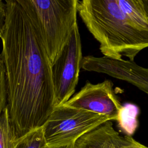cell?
Listing matches in <instances>:
<instances>
[{"mask_svg": "<svg viewBox=\"0 0 148 148\" xmlns=\"http://www.w3.org/2000/svg\"><path fill=\"white\" fill-rule=\"evenodd\" d=\"M5 3L1 54L15 140L43 125L56 106V99L52 66L35 27L20 0Z\"/></svg>", "mask_w": 148, "mask_h": 148, "instance_id": "obj_1", "label": "cell"}, {"mask_svg": "<svg viewBox=\"0 0 148 148\" xmlns=\"http://www.w3.org/2000/svg\"><path fill=\"white\" fill-rule=\"evenodd\" d=\"M77 13L99 43L104 57L134 61L148 47V32L137 27L119 7L117 0H82Z\"/></svg>", "mask_w": 148, "mask_h": 148, "instance_id": "obj_2", "label": "cell"}, {"mask_svg": "<svg viewBox=\"0 0 148 148\" xmlns=\"http://www.w3.org/2000/svg\"><path fill=\"white\" fill-rule=\"evenodd\" d=\"M35 27L51 66L77 23L78 0H20Z\"/></svg>", "mask_w": 148, "mask_h": 148, "instance_id": "obj_3", "label": "cell"}, {"mask_svg": "<svg viewBox=\"0 0 148 148\" xmlns=\"http://www.w3.org/2000/svg\"><path fill=\"white\" fill-rule=\"evenodd\" d=\"M107 121L111 120L105 116L64 105L56 106L42 126L46 145H75L80 137Z\"/></svg>", "mask_w": 148, "mask_h": 148, "instance_id": "obj_4", "label": "cell"}, {"mask_svg": "<svg viewBox=\"0 0 148 148\" xmlns=\"http://www.w3.org/2000/svg\"><path fill=\"white\" fill-rule=\"evenodd\" d=\"M82 59L81 38L76 24L59 57L52 65L55 107L64 104L73 95Z\"/></svg>", "mask_w": 148, "mask_h": 148, "instance_id": "obj_5", "label": "cell"}, {"mask_svg": "<svg viewBox=\"0 0 148 148\" xmlns=\"http://www.w3.org/2000/svg\"><path fill=\"white\" fill-rule=\"evenodd\" d=\"M63 105L105 116L111 121L116 120L122 108L110 80L97 84L87 82Z\"/></svg>", "mask_w": 148, "mask_h": 148, "instance_id": "obj_6", "label": "cell"}, {"mask_svg": "<svg viewBox=\"0 0 148 148\" xmlns=\"http://www.w3.org/2000/svg\"><path fill=\"white\" fill-rule=\"evenodd\" d=\"M81 68L126 81L148 95V68L139 66L134 61L87 56L83 57Z\"/></svg>", "mask_w": 148, "mask_h": 148, "instance_id": "obj_7", "label": "cell"}, {"mask_svg": "<svg viewBox=\"0 0 148 148\" xmlns=\"http://www.w3.org/2000/svg\"><path fill=\"white\" fill-rule=\"evenodd\" d=\"M77 148H148L132 136H121L107 121L80 137L76 142Z\"/></svg>", "mask_w": 148, "mask_h": 148, "instance_id": "obj_8", "label": "cell"}, {"mask_svg": "<svg viewBox=\"0 0 148 148\" xmlns=\"http://www.w3.org/2000/svg\"><path fill=\"white\" fill-rule=\"evenodd\" d=\"M121 10L141 30L148 32V18L142 0H117Z\"/></svg>", "mask_w": 148, "mask_h": 148, "instance_id": "obj_9", "label": "cell"}, {"mask_svg": "<svg viewBox=\"0 0 148 148\" xmlns=\"http://www.w3.org/2000/svg\"><path fill=\"white\" fill-rule=\"evenodd\" d=\"M139 108L135 105L125 103L122 105L116 121L120 129L128 136H131L136 131L138 125Z\"/></svg>", "mask_w": 148, "mask_h": 148, "instance_id": "obj_10", "label": "cell"}, {"mask_svg": "<svg viewBox=\"0 0 148 148\" xmlns=\"http://www.w3.org/2000/svg\"><path fill=\"white\" fill-rule=\"evenodd\" d=\"M43 127L35 129L14 140L12 148H46Z\"/></svg>", "mask_w": 148, "mask_h": 148, "instance_id": "obj_11", "label": "cell"}, {"mask_svg": "<svg viewBox=\"0 0 148 148\" xmlns=\"http://www.w3.org/2000/svg\"><path fill=\"white\" fill-rule=\"evenodd\" d=\"M14 142L7 106L0 115V148H12Z\"/></svg>", "mask_w": 148, "mask_h": 148, "instance_id": "obj_12", "label": "cell"}, {"mask_svg": "<svg viewBox=\"0 0 148 148\" xmlns=\"http://www.w3.org/2000/svg\"><path fill=\"white\" fill-rule=\"evenodd\" d=\"M7 106V88L5 71L3 60L0 54V115Z\"/></svg>", "mask_w": 148, "mask_h": 148, "instance_id": "obj_13", "label": "cell"}, {"mask_svg": "<svg viewBox=\"0 0 148 148\" xmlns=\"http://www.w3.org/2000/svg\"><path fill=\"white\" fill-rule=\"evenodd\" d=\"M6 18V5L0 0V38H1Z\"/></svg>", "mask_w": 148, "mask_h": 148, "instance_id": "obj_14", "label": "cell"}, {"mask_svg": "<svg viewBox=\"0 0 148 148\" xmlns=\"http://www.w3.org/2000/svg\"><path fill=\"white\" fill-rule=\"evenodd\" d=\"M142 2H143V6H144L146 14L148 18V0H142Z\"/></svg>", "mask_w": 148, "mask_h": 148, "instance_id": "obj_15", "label": "cell"}, {"mask_svg": "<svg viewBox=\"0 0 148 148\" xmlns=\"http://www.w3.org/2000/svg\"><path fill=\"white\" fill-rule=\"evenodd\" d=\"M46 148H77L75 145H71L68 146H59V147H48L46 146Z\"/></svg>", "mask_w": 148, "mask_h": 148, "instance_id": "obj_16", "label": "cell"}]
</instances>
